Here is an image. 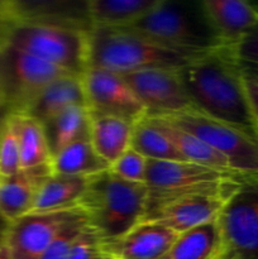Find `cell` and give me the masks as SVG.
<instances>
[{
    "instance_id": "e0dca14e",
    "label": "cell",
    "mask_w": 258,
    "mask_h": 259,
    "mask_svg": "<svg viewBox=\"0 0 258 259\" xmlns=\"http://www.w3.org/2000/svg\"><path fill=\"white\" fill-rule=\"evenodd\" d=\"M51 175L52 168L47 163L0 179V212L8 223L30 212L40 186Z\"/></svg>"
},
{
    "instance_id": "4316f807",
    "label": "cell",
    "mask_w": 258,
    "mask_h": 259,
    "mask_svg": "<svg viewBox=\"0 0 258 259\" xmlns=\"http://www.w3.org/2000/svg\"><path fill=\"white\" fill-rule=\"evenodd\" d=\"M131 148L142 154L147 161H185L166 134L146 116L134 124Z\"/></svg>"
},
{
    "instance_id": "5b68a950",
    "label": "cell",
    "mask_w": 258,
    "mask_h": 259,
    "mask_svg": "<svg viewBox=\"0 0 258 259\" xmlns=\"http://www.w3.org/2000/svg\"><path fill=\"white\" fill-rule=\"evenodd\" d=\"M4 45L52 63L71 75L82 76L89 68L90 30L22 23L9 28Z\"/></svg>"
},
{
    "instance_id": "f1b7e54d",
    "label": "cell",
    "mask_w": 258,
    "mask_h": 259,
    "mask_svg": "<svg viewBox=\"0 0 258 259\" xmlns=\"http://www.w3.org/2000/svg\"><path fill=\"white\" fill-rule=\"evenodd\" d=\"M88 224L86 222V217L83 214V211L80 215L75 218V219L71 220L60 233H58L57 237L53 239V242L51 243L50 247L47 248L40 259H68L70 258L71 248H72L73 242L76 240V238L78 237V234L81 233V230L83 229V227Z\"/></svg>"
},
{
    "instance_id": "8992f818",
    "label": "cell",
    "mask_w": 258,
    "mask_h": 259,
    "mask_svg": "<svg viewBox=\"0 0 258 259\" xmlns=\"http://www.w3.org/2000/svg\"><path fill=\"white\" fill-rule=\"evenodd\" d=\"M240 179L187 161H147L146 214L187 195L229 189Z\"/></svg>"
},
{
    "instance_id": "9a60e30c",
    "label": "cell",
    "mask_w": 258,
    "mask_h": 259,
    "mask_svg": "<svg viewBox=\"0 0 258 259\" xmlns=\"http://www.w3.org/2000/svg\"><path fill=\"white\" fill-rule=\"evenodd\" d=\"M177 235L158 223L141 222L123 237L103 243V248L113 259H161Z\"/></svg>"
},
{
    "instance_id": "ffe728a7",
    "label": "cell",
    "mask_w": 258,
    "mask_h": 259,
    "mask_svg": "<svg viewBox=\"0 0 258 259\" xmlns=\"http://www.w3.org/2000/svg\"><path fill=\"white\" fill-rule=\"evenodd\" d=\"M146 118L149 119L154 125L158 126L159 131L166 134L167 138L174 143V146L181 153L185 161L204 167H209V168L217 169V171L223 172V174L237 176L232 171L228 161L222 154L210 148L206 143H204L201 139L195 137L194 134L187 133L184 129L168 123L164 119L152 118V116H146Z\"/></svg>"
},
{
    "instance_id": "5bb4252c",
    "label": "cell",
    "mask_w": 258,
    "mask_h": 259,
    "mask_svg": "<svg viewBox=\"0 0 258 259\" xmlns=\"http://www.w3.org/2000/svg\"><path fill=\"white\" fill-rule=\"evenodd\" d=\"M10 24H47L91 30L88 0H2Z\"/></svg>"
},
{
    "instance_id": "ab89813d",
    "label": "cell",
    "mask_w": 258,
    "mask_h": 259,
    "mask_svg": "<svg viewBox=\"0 0 258 259\" xmlns=\"http://www.w3.org/2000/svg\"><path fill=\"white\" fill-rule=\"evenodd\" d=\"M111 259H113V258H111Z\"/></svg>"
},
{
    "instance_id": "7402d4cb",
    "label": "cell",
    "mask_w": 258,
    "mask_h": 259,
    "mask_svg": "<svg viewBox=\"0 0 258 259\" xmlns=\"http://www.w3.org/2000/svg\"><path fill=\"white\" fill-rule=\"evenodd\" d=\"M91 116L88 106L75 105L42 124L51 158L80 139L90 138Z\"/></svg>"
},
{
    "instance_id": "cb8c5ba5",
    "label": "cell",
    "mask_w": 258,
    "mask_h": 259,
    "mask_svg": "<svg viewBox=\"0 0 258 259\" xmlns=\"http://www.w3.org/2000/svg\"><path fill=\"white\" fill-rule=\"evenodd\" d=\"M158 0H88L93 27L126 28L148 13Z\"/></svg>"
},
{
    "instance_id": "44dd1931",
    "label": "cell",
    "mask_w": 258,
    "mask_h": 259,
    "mask_svg": "<svg viewBox=\"0 0 258 259\" xmlns=\"http://www.w3.org/2000/svg\"><path fill=\"white\" fill-rule=\"evenodd\" d=\"M223 253V238L218 219L177 235L161 259H218Z\"/></svg>"
},
{
    "instance_id": "f35d334b",
    "label": "cell",
    "mask_w": 258,
    "mask_h": 259,
    "mask_svg": "<svg viewBox=\"0 0 258 259\" xmlns=\"http://www.w3.org/2000/svg\"><path fill=\"white\" fill-rule=\"evenodd\" d=\"M218 259H232V258H228V257H224V255H222L220 254V257L218 258Z\"/></svg>"
},
{
    "instance_id": "277c9868",
    "label": "cell",
    "mask_w": 258,
    "mask_h": 259,
    "mask_svg": "<svg viewBox=\"0 0 258 259\" xmlns=\"http://www.w3.org/2000/svg\"><path fill=\"white\" fill-rule=\"evenodd\" d=\"M197 56L161 47L124 28L93 27L90 30L89 67L120 76L148 68H181Z\"/></svg>"
},
{
    "instance_id": "7c38bea8",
    "label": "cell",
    "mask_w": 258,
    "mask_h": 259,
    "mask_svg": "<svg viewBox=\"0 0 258 259\" xmlns=\"http://www.w3.org/2000/svg\"><path fill=\"white\" fill-rule=\"evenodd\" d=\"M82 210L73 207L50 212H28L10 223L4 238L12 259H40L58 233Z\"/></svg>"
},
{
    "instance_id": "d590c367",
    "label": "cell",
    "mask_w": 258,
    "mask_h": 259,
    "mask_svg": "<svg viewBox=\"0 0 258 259\" xmlns=\"http://www.w3.org/2000/svg\"><path fill=\"white\" fill-rule=\"evenodd\" d=\"M10 223H8L7 220H5V218L3 217L2 212H0V245L4 244V238H5V234H7V230L8 228H9Z\"/></svg>"
},
{
    "instance_id": "7a4b0ae2",
    "label": "cell",
    "mask_w": 258,
    "mask_h": 259,
    "mask_svg": "<svg viewBox=\"0 0 258 259\" xmlns=\"http://www.w3.org/2000/svg\"><path fill=\"white\" fill-rule=\"evenodd\" d=\"M147 195L148 190L144 184L125 181L106 169L89 176L78 207L101 242H111L143 220Z\"/></svg>"
},
{
    "instance_id": "3957f363",
    "label": "cell",
    "mask_w": 258,
    "mask_h": 259,
    "mask_svg": "<svg viewBox=\"0 0 258 259\" xmlns=\"http://www.w3.org/2000/svg\"><path fill=\"white\" fill-rule=\"evenodd\" d=\"M124 29L185 55L197 56L223 47L201 2L158 0L141 19Z\"/></svg>"
},
{
    "instance_id": "74e56055",
    "label": "cell",
    "mask_w": 258,
    "mask_h": 259,
    "mask_svg": "<svg viewBox=\"0 0 258 259\" xmlns=\"http://www.w3.org/2000/svg\"><path fill=\"white\" fill-rule=\"evenodd\" d=\"M0 259H12L9 249H8V247L5 244L0 245Z\"/></svg>"
},
{
    "instance_id": "52a82bcc",
    "label": "cell",
    "mask_w": 258,
    "mask_h": 259,
    "mask_svg": "<svg viewBox=\"0 0 258 259\" xmlns=\"http://www.w3.org/2000/svg\"><path fill=\"white\" fill-rule=\"evenodd\" d=\"M161 118L194 134L210 148L222 154L237 176H258V141L239 129L205 115L200 110H189Z\"/></svg>"
},
{
    "instance_id": "4dcf8cb0",
    "label": "cell",
    "mask_w": 258,
    "mask_h": 259,
    "mask_svg": "<svg viewBox=\"0 0 258 259\" xmlns=\"http://www.w3.org/2000/svg\"><path fill=\"white\" fill-rule=\"evenodd\" d=\"M68 259H111V257L104 250L99 235L86 224L73 242Z\"/></svg>"
},
{
    "instance_id": "ac0fdd59",
    "label": "cell",
    "mask_w": 258,
    "mask_h": 259,
    "mask_svg": "<svg viewBox=\"0 0 258 259\" xmlns=\"http://www.w3.org/2000/svg\"><path fill=\"white\" fill-rule=\"evenodd\" d=\"M75 105L88 106L82 76L65 75L46 86L24 114L43 124L61 111Z\"/></svg>"
},
{
    "instance_id": "836d02e7",
    "label": "cell",
    "mask_w": 258,
    "mask_h": 259,
    "mask_svg": "<svg viewBox=\"0 0 258 259\" xmlns=\"http://www.w3.org/2000/svg\"><path fill=\"white\" fill-rule=\"evenodd\" d=\"M12 27L10 22L8 20L7 15H5L4 10H3V5H2V0H0V47L4 46L5 43V38H7L8 30L9 28Z\"/></svg>"
},
{
    "instance_id": "f546056e",
    "label": "cell",
    "mask_w": 258,
    "mask_h": 259,
    "mask_svg": "<svg viewBox=\"0 0 258 259\" xmlns=\"http://www.w3.org/2000/svg\"><path fill=\"white\" fill-rule=\"evenodd\" d=\"M109 169L125 181L146 185L147 159L133 148H129Z\"/></svg>"
},
{
    "instance_id": "e575fe53",
    "label": "cell",
    "mask_w": 258,
    "mask_h": 259,
    "mask_svg": "<svg viewBox=\"0 0 258 259\" xmlns=\"http://www.w3.org/2000/svg\"><path fill=\"white\" fill-rule=\"evenodd\" d=\"M243 68V72L248 76L257 78L258 80V65L257 63H248V62H240Z\"/></svg>"
},
{
    "instance_id": "d4e9b609",
    "label": "cell",
    "mask_w": 258,
    "mask_h": 259,
    "mask_svg": "<svg viewBox=\"0 0 258 259\" xmlns=\"http://www.w3.org/2000/svg\"><path fill=\"white\" fill-rule=\"evenodd\" d=\"M50 164L52 174L68 176L89 177L110 168V166L96 153L90 138L71 143L53 156Z\"/></svg>"
},
{
    "instance_id": "6da1fadb",
    "label": "cell",
    "mask_w": 258,
    "mask_h": 259,
    "mask_svg": "<svg viewBox=\"0 0 258 259\" xmlns=\"http://www.w3.org/2000/svg\"><path fill=\"white\" fill-rule=\"evenodd\" d=\"M180 76L197 110L244 132L258 141L240 61L227 46L202 53L180 68Z\"/></svg>"
},
{
    "instance_id": "8d00e7d4",
    "label": "cell",
    "mask_w": 258,
    "mask_h": 259,
    "mask_svg": "<svg viewBox=\"0 0 258 259\" xmlns=\"http://www.w3.org/2000/svg\"><path fill=\"white\" fill-rule=\"evenodd\" d=\"M7 115H8V113H7V110H5L4 105H3L2 98H0V131H2L3 124H4V120H5V118H7Z\"/></svg>"
},
{
    "instance_id": "603a6c76",
    "label": "cell",
    "mask_w": 258,
    "mask_h": 259,
    "mask_svg": "<svg viewBox=\"0 0 258 259\" xmlns=\"http://www.w3.org/2000/svg\"><path fill=\"white\" fill-rule=\"evenodd\" d=\"M85 176L52 174L40 186L30 212H50L78 207L88 186Z\"/></svg>"
},
{
    "instance_id": "ba28073f",
    "label": "cell",
    "mask_w": 258,
    "mask_h": 259,
    "mask_svg": "<svg viewBox=\"0 0 258 259\" xmlns=\"http://www.w3.org/2000/svg\"><path fill=\"white\" fill-rule=\"evenodd\" d=\"M65 75L71 73L10 46L0 47V98L8 114H24L46 86Z\"/></svg>"
},
{
    "instance_id": "8fae6325",
    "label": "cell",
    "mask_w": 258,
    "mask_h": 259,
    "mask_svg": "<svg viewBox=\"0 0 258 259\" xmlns=\"http://www.w3.org/2000/svg\"><path fill=\"white\" fill-rule=\"evenodd\" d=\"M86 105L91 115L114 116L137 124L147 111L123 76L89 67L82 75Z\"/></svg>"
},
{
    "instance_id": "484cf974",
    "label": "cell",
    "mask_w": 258,
    "mask_h": 259,
    "mask_svg": "<svg viewBox=\"0 0 258 259\" xmlns=\"http://www.w3.org/2000/svg\"><path fill=\"white\" fill-rule=\"evenodd\" d=\"M17 131L22 169L47 164L51 153L42 123L27 114H10Z\"/></svg>"
},
{
    "instance_id": "4fadbf2b",
    "label": "cell",
    "mask_w": 258,
    "mask_h": 259,
    "mask_svg": "<svg viewBox=\"0 0 258 259\" xmlns=\"http://www.w3.org/2000/svg\"><path fill=\"white\" fill-rule=\"evenodd\" d=\"M242 180V179H240ZM240 180L229 189L215 192L187 195L147 212L142 222H153L177 234L218 219L230 197L235 194Z\"/></svg>"
},
{
    "instance_id": "30bf717a",
    "label": "cell",
    "mask_w": 258,
    "mask_h": 259,
    "mask_svg": "<svg viewBox=\"0 0 258 259\" xmlns=\"http://www.w3.org/2000/svg\"><path fill=\"white\" fill-rule=\"evenodd\" d=\"M180 68H148L123 75L146 108V116H168L197 110L180 76Z\"/></svg>"
},
{
    "instance_id": "d6a6232c",
    "label": "cell",
    "mask_w": 258,
    "mask_h": 259,
    "mask_svg": "<svg viewBox=\"0 0 258 259\" xmlns=\"http://www.w3.org/2000/svg\"><path fill=\"white\" fill-rule=\"evenodd\" d=\"M245 91H247L248 99H249L250 106H252L253 114L258 124V80L257 78L248 76L244 73Z\"/></svg>"
},
{
    "instance_id": "9c48e42d",
    "label": "cell",
    "mask_w": 258,
    "mask_h": 259,
    "mask_svg": "<svg viewBox=\"0 0 258 259\" xmlns=\"http://www.w3.org/2000/svg\"><path fill=\"white\" fill-rule=\"evenodd\" d=\"M218 223L223 238L222 255L258 259V176L242 177Z\"/></svg>"
},
{
    "instance_id": "2e32d148",
    "label": "cell",
    "mask_w": 258,
    "mask_h": 259,
    "mask_svg": "<svg viewBox=\"0 0 258 259\" xmlns=\"http://www.w3.org/2000/svg\"><path fill=\"white\" fill-rule=\"evenodd\" d=\"M202 9L223 46L233 47L258 24V5L243 0H202Z\"/></svg>"
},
{
    "instance_id": "83f0119b",
    "label": "cell",
    "mask_w": 258,
    "mask_h": 259,
    "mask_svg": "<svg viewBox=\"0 0 258 259\" xmlns=\"http://www.w3.org/2000/svg\"><path fill=\"white\" fill-rule=\"evenodd\" d=\"M20 167L19 143L10 114L5 118L0 131V179L17 175Z\"/></svg>"
},
{
    "instance_id": "1f68e13d",
    "label": "cell",
    "mask_w": 258,
    "mask_h": 259,
    "mask_svg": "<svg viewBox=\"0 0 258 259\" xmlns=\"http://www.w3.org/2000/svg\"><path fill=\"white\" fill-rule=\"evenodd\" d=\"M230 48L240 62L258 65V24L250 29L237 45Z\"/></svg>"
},
{
    "instance_id": "d6986e66",
    "label": "cell",
    "mask_w": 258,
    "mask_h": 259,
    "mask_svg": "<svg viewBox=\"0 0 258 259\" xmlns=\"http://www.w3.org/2000/svg\"><path fill=\"white\" fill-rule=\"evenodd\" d=\"M90 142L94 149L109 166L131 148L133 124L114 116L91 115Z\"/></svg>"
}]
</instances>
